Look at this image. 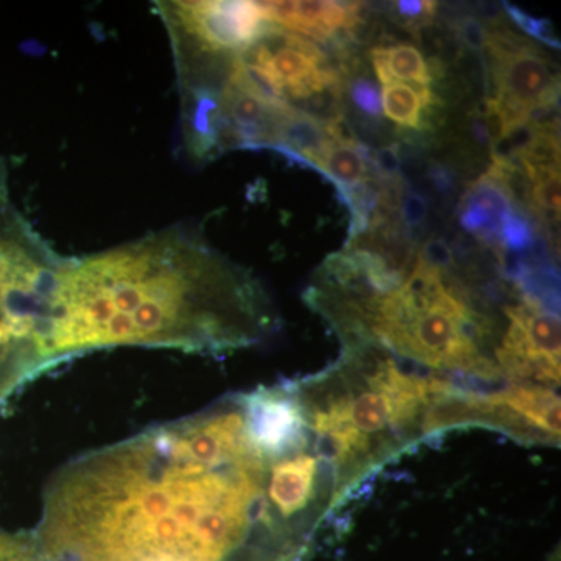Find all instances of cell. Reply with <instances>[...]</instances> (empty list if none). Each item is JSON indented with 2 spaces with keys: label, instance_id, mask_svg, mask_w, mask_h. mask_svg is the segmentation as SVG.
Instances as JSON below:
<instances>
[{
  "label": "cell",
  "instance_id": "obj_20",
  "mask_svg": "<svg viewBox=\"0 0 561 561\" xmlns=\"http://www.w3.org/2000/svg\"><path fill=\"white\" fill-rule=\"evenodd\" d=\"M419 254L421 260L434 265V267L442 268V271H448L454 265L453 251L448 243L442 241V239H432Z\"/></svg>",
  "mask_w": 561,
  "mask_h": 561
},
{
  "label": "cell",
  "instance_id": "obj_5",
  "mask_svg": "<svg viewBox=\"0 0 561 561\" xmlns=\"http://www.w3.org/2000/svg\"><path fill=\"white\" fill-rule=\"evenodd\" d=\"M482 426L516 440L559 445L560 397L551 387L511 383L497 390L457 386L435 415V430Z\"/></svg>",
  "mask_w": 561,
  "mask_h": 561
},
{
  "label": "cell",
  "instance_id": "obj_10",
  "mask_svg": "<svg viewBox=\"0 0 561 561\" xmlns=\"http://www.w3.org/2000/svg\"><path fill=\"white\" fill-rule=\"evenodd\" d=\"M368 150L345 136L335 139L312 161V168L334 184L339 195L346 190L364 186L368 181Z\"/></svg>",
  "mask_w": 561,
  "mask_h": 561
},
{
  "label": "cell",
  "instance_id": "obj_11",
  "mask_svg": "<svg viewBox=\"0 0 561 561\" xmlns=\"http://www.w3.org/2000/svg\"><path fill=\"white\" fill-rule=\"evenodd\" d=\"M371 60L382 87L391 81H409L412 87H431L434 80V69L411 44L375 47L371 50Z\"/></svg>",
  "mask_w": 561,
  "mask_h": 561
},
{
  "label": "cell",
  "instance_id": "obj_21",
  "mask_svg": "<svg viewBox=\"0 0 561 561\" xmlns=\"http://www.w3.org/2000/svg\"><path fill=\"white\" fill-rule=\"evenodd\" d=\"M430 176L435 190L440 192L442 195L451 194L454 186H456V175H454L451 169L445 168L443 164H432Z\"/></svg>",
  "mask_w": 561,
  "mask_h": 561
},
{
  "label": "cell",
  "instance_id": "obj_3",
  "mask_svg": "<svg viewBox=\"0 0 561 561\" xmlns=\"http://www.w3.org/2000/svg\"><path fill=\"white\" fill-rule=\"evenodd\" d=\"M454 379L405 370V362L370 346L295 381L316 448L334 476V508L367 476L427 437L432 411Z\"/></svg>",
  "mask_w": 561,
  "mask_h": 561
},
{
  "label": "cell",
  "instance_id": "obj_16",
  "mask_svg": "<svg viewBox=\"0 0 561 561\" xmlns=\"http://www.w3.org/2000/svg\"><path fill=\"white\" fill-rule=\"evenodd\" d=\"M351 99L354 105L370 117H379L382 113L381 92L370 79L354 80L351 84Z\"/></svg>",
  "mask_w": 561,
  "mask_h": 561
},
{
  "label": "cell",
  "instance_id": "obj_12",
  "mask_svg": "<svg viewBox=\"0 0 561 561\" xmlns=\"http://www.w3.org/2000/svg\"><path fill=\"white\" fill-rule=\"evenodd\" d=\"M382 108L391 122L409 130H424L423 102L411 84L391 81L383 84Z\"/></svg>",
  "mask_w": 561,
  "mask_h": 561
},
{
  "label": "cell",
  "instance_id": "obj_15",
  "mask_svg": "<svg viewBox=\"0 0 561 561\" xmlns=\"http://www.w3.org/2000/svg\"><path fill=\"white\" fill-rule=\"evenodd\" d=\"M437 5V2H427V0H400L391 3V11L398 24L408 31L416 32L430 24Z\"/></svg>",
  "mask_w": 561,
  "mask_h": 561
},
{
  "label": "cell",
  "instance_id": "obj_22",
  "mask_svg": "<svg viewBox=\"0 0 561 561\" xmlns=\"http://www.w3.org/2000/svg\"><path fill=\"white\" fill-rule=\"evenodd\" d=\"M548 561H560L559 552L556 553V556L551 557Z\"/></svg>",
  "mask_w": 561,
  "mask_h": 561
},
{
  "label": "cell",
  "instance_id": "obj_6",
  "mask_svg": "<svg viewBox=\"0 0 561 561\" xmlns=\"http://www.w3.org/2000/svg\"><path fill=\"white\" fill-rule=\"evenodd\" d=\"M485 50L493 83L486 106L501 117L502 133L529 121L535 111L556 108L559 77L538 47L511 31H489Z\"/></svg>",
  "mask_w": 561,
  "mask_h": 561
},
{
  "label": "cell",
  "instance_id": "obj_19",
  "mask_svg": "<svg viewBox=\"0 0 561 561\" xmlns=\"http://www.w3.org/2000/svg\"><path fill=\"white\" fill-rule=\"evenodd\" d=\"M400 209L405 227L413 230L426 220L430 205H427L424 195L419 194V192H408V194L402 195Z\"/></svg>",
  "mask_w": 561,
  "mask_h": 561
},
{
  "label": "cell",
  "instance_id": "obj_13",
  "mask_svg": "<svg viewBox=\"0 0 561 561\" xmlns=\"http://www.w3.org/2000/svg\"><path fill=\"white\" fill-rule=\"evenodd\" d=\"M535 239H537V234H535L529 217H527L524 210L516 209L513 206L505 214L504 220H502L500 232L501 249L513 251V253H526L534 245Z\"/></svg>",
  "mask_w": 561,
  "mask_h": 561
},
{
  "label": "cell",
  "instance_id": "obj_4",
  "mask_svg": "<svg viewBox=\"0 0 561 561\" xmlns=\"http://www.w3.org/2000/svg\"><path fill=\"white\" fill-rule=\"evenodd\" d=\"M66 264L14 205L0 160V402L57 364L55 295Z\"/></svg>",
  "mask_w": 561,
  "mask_h": 561
},
{
  "label": "cell",
  "instance_id": "obj_7",
  "mask_svg": "<svg viewBox=\"0 0 561 561\" xmlns=\"http://www.w3.org/2000/svg\"><path fill=\"white\" fill-rule=\"evenodd\" d=\"M504 312L508 327L494 353L501 378L512 383L559 387V313L524 294L516 305L505 306Z\"/></svg>",
  "mask_w": 561,
  "mask_h": 561
},
{
  "label": "cell",
  "instance_id": "obj_1",
  "mask_svg": "<svg viewBox=\"0 0 561 561\" xmlns=\"http://www.w3.org/2000/svg\"><path fill=\"white\" fill-rule=\"evenodd\" d=\"M289 451L256 431L242 393L88 454L46 491L35 561H298L312 538L271 491Z\"/></svg>",
  "mask_w": 561,
  "mask_h": 561
},
{
  "label": "cell",
  "instance_id": "obj_17",
  "mask_svg": "<svg viewBox=\"0 0 561 561\" xmlns=\"http://www.w3.org/2000/svg\"><path fill=\"white\" fill-rule=\"evenodd\" d=\"M457 38L472 51H483L489 39V28L474 16H461L456 21Z\"/></svg>",
  "mask_w": 561,
  "mask_h": 561
},
{
  "label": "cell",
  "instance_id": "obj_14",
  "mask_svg": "<svg viewBox=\"0 0 561 561\" xmlns=\"http://www.w3.org/2000/svg\"><path fill=\"white\" fill-rule=\"evenodd\" d=\"M504 10L507 11L508 16L512 18L513 22L530 35L531 38L540 41L546 46H551L553 49H560V38L557 36L556 28H553L552 22L549 20H540V18L530 16L519 7L512 5L511 2L504 3Z\"/></svg>",
  "mask_w": 561,
  "mask_h": 561
},
{
  "label": "cell",
  "instance_id": "obj_8",
  "mask_svg": "<svg viewBox=\"0 0 561 561\" xmlns=\"http://www.w3.org/2000/svg\"><path fill=\"white\" fill-rule=\"evenodd\" d=\"M265 21L286 31L309 36L316 43H330L360 24L362 3L302 0V2H261Z\"/></svg>",
  "mask_w": 561,
  "mask_h": 561
},
{
  "label": "cell",
  "instance_id": "obj_2",
  "mask_svg": "<svg viewBox=\"0 0 561 561\" xmlns=\"http://www.w3.org/2000/svg\"><path fill=\"white\" fill-rule=\"evenodd\" d=\"M273 324L260 284L176 227L69 257L51 351L57 364L111 346L224 353L261 342Z\"/></svg>",
  "mask_w": 561,
  "mask_h": 561
},
{
  "label": "cell",
  "instance_id": "obj_18",
  "mask_svg": "<svg viewBox=\"0 0 561 561\" xmlns=\"http://www.w3.org/2000/svg\"><path fill=\"white\" fill-rule=\"evenodd\" d=\"M370 164L375 168L379 179L389 181L391 184L397 183L401 175L400 146L390 144V146L382 147L373 154Z\"/></svg>",
  "mask_w": 561,
  "mask_h": 561
},
{
  "label": "cell",
  "instance_id": "obj_9",
  "mask_svg": "<svg viewBox=\"0 0 561 561\" xmlns=\"http://www.w3.org/2000/svg\"><path fill=\"white\" fill-rule=\"evenodd\" d=\"M513 208V192L500 175L491 171L472 183L460 202L459 220L481 241L500 247L505 214Z\"/></svg>",
  "mask_w": 561,
  "mask_h": 561
}]
</instances>
